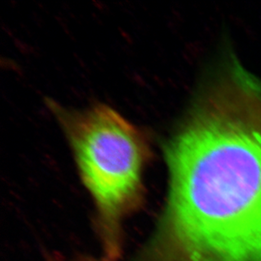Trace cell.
I'll list each match as a JSON object with an SVG mask.
<instances>
[{
	"label": "cell",
	"instance_id": "cell-1",
	"mask_svg": "<svg viewBox=\"0 0 261 261\" xmlns=\"http://www.w3.org/2000/svg\"><path fill=\"white\" fill-rule=\"evenodd\" d=\"M169 190L145 261H261V91H213L167 148Z\"/></svg>",
	"mask_w": 261,
	"mask_h": 261
},
{
	"label": "cell",
	"instance_id": "cell-2",
	"mask_svg": "<svg viewBox=\"0 0 261 261\" xmlns=\"http://www.w3.org/2000/svg\"><path fill=\"white\" fill-rule=\"evenodd\" d=\"M65 127L82 180L111 251L123 217L138 202L148 145L138 128L105 105L69 115Z\"/></svg>",
	"mask_w": 261,
	"mask_h": 261
}]
</instances>
